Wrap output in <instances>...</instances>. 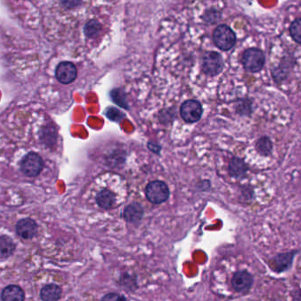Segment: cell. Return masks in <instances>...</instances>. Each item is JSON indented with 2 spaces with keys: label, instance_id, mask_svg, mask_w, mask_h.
Returning a JSON list of instances; mask_svg holds the SVG:
<instances>
[{
  "label": "cell",
  "instance_id": "6da1fadb",
  "mask_svg": "<svg viewBox=\"0 0 301 301\" xmlns=\"http://www.w3.org/2000/svg\"><path fill=\"white\" fill-rule=\"evenodd\" d=\"M213 41L218 49L227 52L234 47L237 36L228 25L221 24L214 30Z\"/></svg>",
  "mask_w": 301,
  "mask_h": 301
},
{
  "label": "cell",
  "instance_id": "7a4b0ae2",
  "mask_svg": "<svg viewBox=\"0 0 301 301\" xmlns=\"http://www.w3.org/2000/svg\"><path fill=\"white\" fill-rule=\"evenodd\" d=\"M265 55L262 49L250 48L245 49L242 55L241 62L243 67L250 73H259L263 70L265 65Z\"/></svg>",
  "mask_w": 301,
  "mask_h": 301
},
{
  "label": "cell",
  "instance_id": "3957f363",
  "mask_svg": "<svg viewBox=\"0 0 301 301\" xmlns=\"http://www.w3.org/2000/svg\"><path fill=\"white\" fill-rule=\"evenodd\" d=\"M224 69V60L220 53L206 52L202 57V70L207 76L215 77Z\"/></svg>",
  "mask_w": 301,
  "mask_h": 301
},
{
  "label": "cell",
  "instance_id": "277c9868",
  "mask_svg": "<svg viewBox=\"0 0 301 301\" xmlns=\"http://www.w3.org/2000/svg\"><path fill=\"white\" fill-rule=\"evenodd\" d=\"M145 195L149 203L158 205L168 200L170 189L164 181L154 180L147 184L145 188Z\"/></svg>",
  "mask_w": 301,
  "mask_h": 301
},
{
  "label": "cell",
  "instance_id": "5b68a950",
  "mask_svg": "<svg viewBox=\"0 0 301 301\" xmlns=\"http://www.w3.org/2000/svg\"><path fill=\"white\" fill-rule=\"evenodd\" d=\"M43 169L42 158L35 152H29L24 156L21 163V170L22 173L27 177L35 178L38 176Z\"/></svg>",
  "mask_w": 301,
  "mask_h": 301
},
{
  "label": "cell",
  "instance_id": "8992f818",
  "mask_svg": "<svg viewBox=\"0 0 301 301\" xmlns=\"http://www.w3.org/2000/svg\"><path fill=\"white\" fill-rule=\"evenodd\" d=\"M180 115L185 122H198L203 116V106L200 102L193 99L184 102L180 107Z\"/></svg>",
  "mask_w": 301,
  "mask_h": 301
},
{
  "label": "cell",
  "instance_id": "52a82bcc",
  "mask_svg": "<svg viewBox=\"0 0 301 301\" xmlns=\"http://www.w3.org/2000/svg\"><path fill=\"white\" fill-rule=\"evenodd\" d=\"M254 284V277L246 270H239L231 278V287L238 293L248 292Z\"/></svg>",
  "mask_w": 301,
  "mask_h": 301
},
{
  "label": "cell",
  "instance_id": "ba28073f",
  "mask_svg": "<svg viewBox=\"0 0 301 301\" xmlns=\"http://www.w3.org/2000/svg\"><path fill=\"white\" fill-rule=\"evenodd\" d=\"M298 250H293L291 252L282 253L275 256L271 260L270 268L277 273H282L289 270L294 261L295 256L298 255Z\"/></svg>",
  "mask_w": 301,
  "mask_h": 301
},
{
  "label": "cell",
  "instance_id": "9c48e42d",
  "mask_svg": "<svg viewBox=\"0 0 301 301\" xmlns=\"http://www.w3.org/2000/svg\"><path fill=\"white\" fill-rule=\"evenodd\" d=\"M56 78L62 84H70L77 77V68L68 61L61 62L56 68Z\"/></svg>",
  "mask_w": 301,
  "mask_h": 301
},
{
  "label": "cell",
  "instance_id": "30bf717a",
  "mask_svg": "<svg viewBox=\"0 0 301 301\" xmlns=\"http://www.w3.org/2000/svg\"><path fill=\"white\" fill-rule=\"evenodd\" d=\"M144 208L139 203H130L123 211V218L129 224H138L143 218Z\"/></svg>",
  "mask_w": 301,
  "mask_h": 301
},
{
  "label": "cell",
  "instance_id": "8fae6325",
  "mask_svg": "<svg viewBox=\"0 0 301 301\" xmlns=\"http://www.w3.org/2000/svg\"><path fill=\"white\" fill-rule=\"evenodd\" d=\"M228 172L231 178L241 179L245 177L248 172V166L242 158H232L228 165Z\"/></svg>",
  "mask_w": 301,
  "mask_h": 301
},
{
  "label": "cell",
  "instance_id": "7c38bea8",
  "mask_svg": "<svg viewBox=\"0 0 301 301\" xmlns=\"http://www.w3.org/2000/svg\"><path fill=\"white\" fill-rule=\"evenodd\" d=\"M16 231L17 234L21 236V238L28 239L35 237L37 232V225L35 224V221L29 218H25L19 221L16 225Z\"/></svg>",
  "mask_w": 301,
  "mask_h": 301
},
{
  "label": "cell",
  "instance_id": "4fadbf2b",
  "mask_svg": "<svg viewBox=\"0 0 301 301\" xmlns=\"http://www.w3.org/2000/svg\"><path fill=\"white\" fill-rule=\"evenodd\" d=\"M117 196L115 193L108 188H103L95 195V202L101 209L111 210L115 205Z\"/></svg>",
  "mask_w": 301,
  "mask_h": 301
},
{
  "label": "cell",
  "instance_id": "5bb4252c",
  "mask_svg": "<svg viewBox=\"0 0 301 301\" xmlns=\"http://www.w3.org/2000/svg\"><path fill=\"white\" fill-rule=\"evenodd\" d=\"M2 301H24V291L17 285H9L1 293Z\"/></svg>",
  "mask_w": 301,
  "mask_h": 301
},
{
  "label": "cell",
  "instance_id": "9a60e30c",
  "mask_svg": "<svg viewBox=\"0 0 301 301\" xmlns=\"http://www.w3.org/2000/svg\"><path fill=\"white\" fill-rule=\"evenodd\" d=\"M62 295L61 288L57 284H48L41 290V298L42 301L60 300Z\"/></svg>",
  "mask_w": 301,
  "mask_h": 301
},
{
  "label": "cell",
  "instance_id": "2e32d148",
  "mask_svg": "<svg viewBox=\"0 0 301 301\" xmlns=\"http://www.w3.org/2000/svg\"><path fill=\"white\" fill-rule=\"evenodd\" d=\"M102 30H103V26L100 23V21L97 20H90L86 22L83 28V33L86 38L95 39L100 35Z\"/></svg>",
  "mask_w": 301,
  "mask_h": 301
},
{
  "label": "cell",
  "instance_id": "e0dca14e",
  "mask_svg": "<svg viewBox=\"0 0 301 301\" xmlns=\"http://www.w3.org/2000/svg\"><path fill=\"white\" fill-rule=\"evenodd\" d=\"M256 149L257 153L261 156L270 157L273 150V143L269 137H262L256 141Z\"/></svg>",
  "mask_w": 301,
  "mask_h": 301
},
{
  "label": "cell",
  "instance_id": "ac0fdd59",
  "mask_svg": "<svg viewBox=\"0 0 301 301\" xmlns=\"http://www.w3.org/2000/svg\"><path fill=\"white\" fill-rule=\"evenodd\" d=\"M15 245L12 238L7 236L0 237V258H7L14 253Z\"/></svg>",
  "mask_w": 301,
  "mask_h": 301
},
{
  "label": "cell",
  "instance_id": "d6986e66",
  "mask_svg": "<svg viewBox=\"0 0 301 301\" xmlns=\"http://www.w3.org/2000/svg\"><path fill=\"white\" fill-rule=\"evenodd\" d=\"M111 97L112 101L115 103L116 105H119L121 108L129 110L127 99H126V93L123 91L120 88H116L111 92Z\"/></svg>",
  "mask_w": 301,
  "mask_h": 301
},
{
  "label": "cell",
  "instance_id": "ffe728a7",
  "mask_svg": "<svg viewBox=\"0 0 301 301\" xmlns=\"http://www.w3.org/2000/svg\"><path fill=\"white\" fill-rule=\"evenodd\" d=\"M282 63L279 67L276 68L275 70L272 71V76H273L274 80L277 83H281L282 81L286 79L288 76V74L290 72V68H289V64Z\"/></svg>",
  "mask_w": 301,
  "mask_h": 301
},
{
  "label": "cell",
  "instance_id": "44dd1931",
  "mask_svg": "<svg viewBox=\"0 0 301 301\" xmlns=\"http://www.w3.org/2000/svg\"><path fill=\"white\" fill-rule=\"evenodd\" d=\"M221 19V13L217 9L210 8L203 15V20L208 24H215Z\"/></svg>",
  "mask_w": 301,
  "mask_h": 301
},
{
  "label": "cell",
  "instance_id": "7402d4cb",
  "mask_svg": "<svg viewBox=\"0 0 301 301\" xmlns=\"http://www.w3.org/2000/svg\"><path fill=\"white\" fill-rule=\"evenodd\" d=\"M300 28L301 20L298 18L290 26V34L292 39L298 44L301 43Z\"/></svg>",
  "mask_w": 301,
  "mask_h": 301
},
{
  "label": "cell",
  "instance_id": "603a6c76",
  "mask_svg": "<svg viewBox=\"0 0 301 301\" xmlns=\"http://www.w3.org/2000/svg\"><path fill=\"white\" fill-rule=\"evenodd\" d=\"M252 105L251 102L248 100H240L238 102V105H236V110L239 115L249 116L252 113Z\"/></svg>",
  "mask_w": 301,
  "mask_h": 301
},
{
  "label": "cell",
  "instance_id": "cb8c5ba5",
  "mask_svg": "<svg viewBox=\"0 0 301 301\" xmlns=\"http://www.w3.org/2000/svg\"><path fill=\"white\" fill-rule=\"evenodd\" d=\"M106 116H107L109 119H111L112 121H115V122L121 121L126 117V115L122 112H120L119 110L114 108V107H110V108L107 109Z\"/></svg>",
  "mask_w": 301,
  "mask_h": 301
},
{
  "label": "cell",
  "instance_id": "d4e9b609",
  "mask_svg": "<svg viewBox=\"0 0 301 301\" xmlns=\"http://www.w3.org/2000/svg\"><path fill=\"white\" fill-rule=\"evenodd\" d=\"M121 281L123 282V285H125L126 287H129L130 290H133V288H137L136 280L132 277V276H129L127 274H125L124 277L121 278Z\"/></svg>",
  "mask_w": 301,
  "mask_h": 301
},
{
  "label": "cell",
  "instance_id": "484cf974",
  "mask_svg": "<svg viewBox=\"0 0 301 301\" xmlns=\"http://www.w3.org/2000/svg\"><path fill=\"white\" fill-rule=\"evenodd\" d=\"M102 301H127L125 296L116 293V292H112V293H108L105 295L104 298H102Z\"/></svg>",
  "mask_w": 301,
  "mask_h": 301
},
{
  "label": "cell",
  "instance_id": "4316f807",
  "mask_svg": "<svg viewBox=\"0 0 301 301\" xmlns=\"http://www.w3.org/2000/svg\"><path fill=\"white\" fill-rule=\"evenodd\" d=\"M147 147L149 148V150L152 151V152H154L156 154H159L160 153V151H161V146H159V145H157V144L152 143V142H148L147 144Z\"/></svg>",
  "mask_w": 301,
  "mask_h": 301
}]
</instances>
